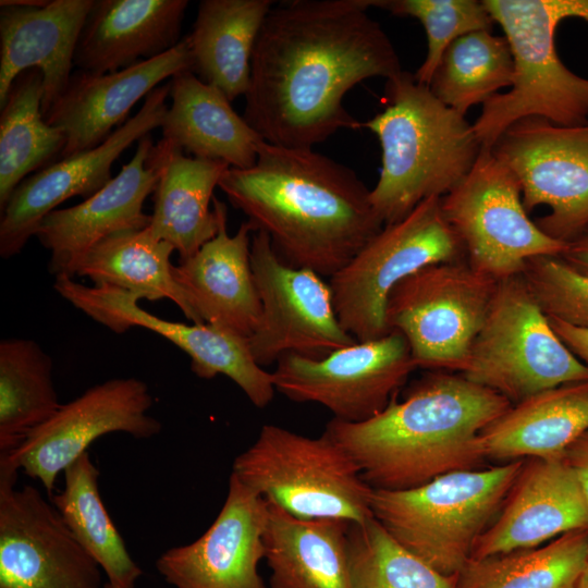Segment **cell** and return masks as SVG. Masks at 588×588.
Wrapping results in <instances>:
<instances>
[{
    "mask_svg": "<svg viewBox=\"0 0 588 588\" xmlns=\"http://www.w3.org/2000/svg\"><path fill=\"white\" fill-rule=\"evenodd\" d=\"M372 0L273 5L258 35L243 118L265 142L313 148L363 127L343 106L364 79L401 73L393 44L367 13Z\"/></svg>",
    "mask_w": 588,
    "mask_h": 588,
    "instance_id": "6da1fadb",
    "label": "cell"
},
{
    "mask_svg": "<svg viewBox=\"0 0 588 588\" xmlns=\"http://www.w3.org/2000/svg\"><path fill=\"white\" fill-rule=\"evenodd\" d=\"M218 186L285 262L329 279L384 225L355 171L313 148L262 142L256 163Z\"/></svg>",
    "mask_w": 588,
    "mask_h": 588,
    "instance_id": "7a4b0ae2",
    "label": "cell"
},
{
    "mask_svg": "<svg viewBox=\"0 0 588 588\" xmlns=\"http://www.w3.org/2000/svg\"><path fill=\"white\" fill-rule=\"evenodd\" d=\"M511 405L460 372L429 370L375 417L332 418L323 432L347 452L373 490H404L481 468L487 461L481 431Z\"/></svg>",
    "mask_w": 588,
    "mask_h": 588,
    "instance_id": "3957f363",
    "label": "cell"
},
{
    "mask_svg": "<svg viewBox=\"0 0 588 588\" xmlns=\"http://www.w3.org/2000/svg\"><path fill=\"white\" fill-rule=\"evenodd\" d=\"M383 111L362 126L381 147V170L370 189L384 224L405 218L429 197H443L470 172L480 151L473 124L402 71L387 79Z\"/></svg>",
    "mask_w": 588,
    "mask_h": 588,
    "instance_id": "277c9868",
    "label": "cell"
},
{
    "mask_svg": "<svg viewBox=\"0 0 588 588\" xmlns=\"http://www.w3.org/2000/svg\"><path fill=\"white\" fill-rule=\"evenodd\" d=\"M507 39L514 61L511 89L483 105L473 124L487 149L515 122L537 117L562 126L588 123V78L560 60L554 35L561 21L588 22V0H483Z\"/></svg>",
    "mask_w": 588,
    "mask_h": 588,
    "instance_id": "5b68a950",
    "label": "cell"
},
{
    "mask_svg": "<svg viewBox=\"0 0 588 588\" xmlns=\"http://www.w3.org/2000/svg\"><path fill=\"white\" fill-rule=\"evenodd\" d=\"M524 460L458 470L404 490H373L371 514L405 549L456 575L499 514Z\"/></svg>",
    "mask_w": 588,
    "mask_h": 588,
    "instance_id": "8992f818",
    "label": "cell"
},
{
    "mask_svg": "<svg viewBox=\"0 0 588 588\" xmlns=\"http://www.w3.org/2000/svg\"><path fill=\"white\" fill-rule=\"evenodd\" d=\"M231 474L299 518L363 523L372 517L373 489L347 452L324 432L311 438L264 425L253 444L234 458Z\"/></svg>",
    "mask_w": 588,
    "mask_h": 588,
    "instance_id": "52a82bcc",
    "label": "cell"
},
{
    "mask_svg": "<svg viewBox=\"0 0 588 588\" xmlns=\"http://www.w3.org/2000/svg\"><path fill=\"white\" fill-rule=\"evenodd\" d=\"M512 405L588 379V366L552 329L522 274L498 281L483 324L461 372Z\"/></svg>",
    "mask_w": 588,
    "mask_h": 588,
    "instance_id": "ba28073f",
    "label": "cell"
},
{
    "mask_svg": "<svg viewBox=\"0 0 588 588\" xmlns=\"http://www.w3.org/2000/svg\"><path fill=\"white\" fill-rule=\"evenodd\" d=\"M466 259L444 218L441 197L419 203L402 220L384 224L330 278L333 304L343 329L357 342L389 333L385 308L392 290L426 266Z\"/></svg>",
    "mask_w": 588,
    "mask_h": 588,
    "instance_id": "9c48e42d",
    "label": "cell"
},
{
    "mask_svg": "<svg viewBox=\"0 0 588 588\" xmlns=\"http://www.w3.org/2000/svg\"><path fill=\"white\" fill-rule=\"evenodd\" d=\"M497 285L466 259L426 266L392 290L388 330L403 334L417 368L461 373Z\"/></svg>",
    "mask_w": 588,
    "mask_h": 588,
    "instance_id": "30bf717a",
    "label": "cell"
},
{
    "mask_svg": "<svg viewBox=\"0 0 588 588\" xmlns=\"http://www.w3.org/2000/svg\"><path fill=\"white\" fill-rule=\"evenodd\" d=\"M441 208L467 262L498 281L520 274L532 257L562 256L568 247L530 220L516 175L492 149L481 148L470 172L441 197Z\"/></svg>",
    "mask_w": 588,
    "mask_h": 588,
    "instance_id": "8fae6325",
    "label": "cell"
},
{
    "mask_svg": "<svg viewBox=\"0 0 588 588\" xmlns=\"http://www.w3.org/2000/svg\"><path fill=\"white\" fill-rule=\"evenodd\" d=\"M271 372L275 391L298 403H317L334 419L366 421L381 413L417 368L399 331L356 342L324 357L284 354Z\"/></svg>",
    "mask_w": 588,
    "mask_h": 588,
    "instance_id": "7c38bea8",
    "label": "cell"
},
{
    "mask_svg": "<svg viewBox=\"0 0 588 588\" xmlns=\"http://www.w3.org/2000/svg\"><path fill=\"white\" fill-rule=\"evenodd\" d=\"M250 264L262 310L248 343L259 366L290 353L321 358L357 342L338 318L330 284L285 262L264 231L253 233Z\"/></svg>",
    "mask_w": 588,
    "mask_h": 588,
    "instance_id": "4fadbf2b",
    "label": "cell"
},
{
    "mask_svg": "<svg viewBox=\"0 0 588 588\" xmlns=\"http://www.w3.org/2000/svg\"><path fill=\"white\" fill-rule=\"evenodd\" d=\"M492 152L516 175L527 212L550 207L535 221L547 235L569 243L588 228V123L525 118L503 132Z\"/></svg>",
    "mask_w": 588,
    "mask_h": 588,
    "instance_id": "5bb4252c",
    "label": "cell"
},
{
    "mask_svg": "<svg viewBox=\"0 0 588 588\" xmlns=\"http://www.w3.org/2000/svg\"><path fill=\"white\" fill-rule=\"evenodd\" d=\"M154 399L137 378H114L62 404L13 450L0 453L16 469L40 481L51 494L60 474L98 438L123 432L136 439L157 436L161 422L149 414Z\"/></svg>",
    "mask_w": 588,
    "mask_h": 588,
    "instance_id": "9a60e30c",
    "label": "cell"
},
{
    "mask_svg": "<svg viewBox=\"0 0 588 588\" xmlns=\"http://www.w3.org/2000/svg\"><path fill=\"white\" fill-rule=\"evenodd\" d=\"M0 460V588H105L102 569L60 514Z\"/></svg>",
    "mask_w": 588,
    "mask_h": 588,
    "instance_id": "2e32d148",
    "label": "cell"
},
{
    "mask_svg": "<svg viewBox=\"0 0 588 588\" xmlns=\"http://www.w3.org/2000/svg\"><path fill=\"white\" fill-rule=\"evenodd\" d=\"M53 287L75 308L115 333L140 327L171 341L189 356L198 378L228 377L258 408L272 401V373L257 364L247 338L206 322L188 324L160 318L143 309L137 296L118 287L87 286L66 275L57 277Z\"/></svg>",
    "mask_w": 588,
    "mask_h": 588,
    "instance_id": "e0dca14e",
    "label": "cell"
},
{
    "mask_svg": "<svg viewBox=\"0 0 588 588\" xmlns=\"http://www.w3.org/2000/svg\"><path fill=\"white\" fill-rule=\"evenodd\" d=\"M169 94L167 82L155 88L139 111L103 143L52 162L22 181L1 211L0 256L9 259L20 254L42 219L63 201L74 196L88 198L105 187L112 180V164L123 151L161 126Z\"/></svg>",
    "mask_w": 588,
    "mask_h": 588,
    "instance_id": "ac0fdd59",
    "label": "cell"
},
{
    "mask_svg": "<svg viewBox=\"0 0 588 588\" xmlns=\"http://www.w3.org/2000/svg\"><path fill=\"white\" fill-rule=\"evenodd\" d=\"M268 502L230 475L228 493L208 529L156 561L173 588H266L258 567L265 559Z\"/></svg>",
    "mask_w": 588,
    "mask_h": 588,
    "instance_id": "d6986e66",
    "label": "cell"
},
{
    "mask_svg": "<svg viewBox=\"0 0 588 588\" xmlns=\"http://www.w3.org/2000/svg\"><path fill=\"white\" fill-rule=\"evenodd\" d=\"M192 71L187 35L166 53L113 73L76 70L60 97L45 114L46 122L65 137L61 158L103 143L126 121L131 109L158 84L182 71Z\"/></svg>",
    "mask_w": 588,
    "mask_h": 588,
    "instance_id": "ffe728a7",
    "label": "cell"
},
{
    "mask_svg": "<svg viewBox=\"0 0 588 588\" xmlns=\"http://www.w3.org/2000/svg\"><path fill=\"white\" fill-rule=\"evenodd\" d=\"M152 146L149 135L140 138L130 162L105 187L42 219L35 236L51 253V274L73 278L77 262L96 244L115 233L149 225L144 203L157 183L155 170L146 163Z\"/></svg>",
    "mask_w": 588,
    "mask_h": 588,
    "instance_id": "44dd1931",
    "label": "cell"
},
{
    "mask_svg": "<svg viewBox=\"0 0 588 588\" xmlns=\"http://www.w3.org/2000/svg\"><path fill=\"white\" fill-rule=\"evenodd\" d=\"M588 528V502L562 458H526L499 514L470 559L544 544Z\"/></svg>",
    "mask_w": 588,
    "mask_h": 588,
    "instance_id": "7402d4cb",
    "label": "cell"
},
{
    "mask_svg": "<svg viewBox=\"0 0 588 588\" xmlns=\"http://www.w3.org/2000/svg\"><path fill=\"white\" fill-rule=\"evenodd\" d=\"M219 216L217 234L193 256L173 267V277L201 323L215 324L249 338L261 318V302L250 264L248 220L229 235L228 209L213 197Z\"/></svg>",
    "mask_w": 588,
    "mask_h": 588,
    "instance_id": "603a6c76",
    "label": "cell"
},
{
    "mask_svg": "<svg viewBox=\"0 0 588 588\" xmlns=\"http://www.w3.org/2000/svg\"><path fill=\"white\" fill-rule=\"evenodd\" d=\"M94 0H49L42 7H1L0 107L14 79L44 75L42 115L60 97L74 69V52Z\"/></svg>",
    "mask_w": 588,
    "mask_h": 588,
    "instance_id": "cb8c5ba5",
    "label": "cell"
},
{
    "mask_svg": "<svg viewBox=\"0 0 588 588\" xmlns=\"http://www.w3.org/2000/svg\"><path fill=\"white\" fill-rule=\"evenodd\" d=\"M187 0H94L74 52V68L106 74L159 57L181 37Z\"/></svg>",
    "mask_w": 588,
    "mask_h": 588,
    "instance_id": "d4e9b609",
    "label": "cell"
},
{
    "mask_svg": "<svg viewBox=\"0 0 588 588\" xmlns=\"http://www.w3.org/2000/svg\"><path fill=\"white\" fill-rule=\"evenodd\" d=\"M146 163L157 174L148 229L172 245L180 260L187 259L218 232L219 216L210 203L215 187L231 167L185 156L163 139L152 146Z\"/></svg>",
    "mask_w": 588,
    "mask_h": 588,
    "instance_id": "484cf974",
    "label": "cell"
},
{
    "mask_svg": "<svg viewBox=\"0 0 588 588\" xmlns=\"http://www.w3.org/2000/svg\"><path fill=\"white\" fill-rule=\"evenodd\" d=\"M169 83L171 106L160 126L161 139L195 158L219 160L231 168L256 163L265 140L218 87L191 70L176 73Z\"/></svg>",
    "mask_w": 588,
    "mask_h": 588,
    "instance_id": "4316f807",
    "label": "cell"
},
{
    "mask_svg": "<svg viewBox=\"0 0 588 588\" xmlns=\"http://www.w3.org/2000/svg\"><path fill=\"white\" fill-rule=\"evenodd\" d=\"M588 430V379L564 383L511 405L480 434L487 460L562 458Z\"/></svg>",
    "mask_w": 588,
    "mask_h": 588,
    "instance_id": "83f0119b",
    "label": "cell"
},
{
    "mask_svg": "<svg viewBox=\"0 0 588 588\" xmlns=\"http://www.w3.org/2000/svg\"><path fill=\"white\" fill-rule=\"evenodd\" d=\"M267 502L264 544L270 587L350 588L352 523L299 518Z\"/></svg>",
    "mask_w": 588,
    "mask_h": 588,
    "instance_id": "f1b7e54d",
    "label": "cell"
},
{
    "mask_svg": "<svg viewBox=\"0 0 588 588\" xmlns=\"http://www.w3.org/2000/svg\"><path fill=\"white\" fill-rule=\"evenodd\" d=\"M272 0H203L188 37L192 72L230 101L246 95L252 58Z\"/></svg>",
    "mask_w": 588,
    "mask_h": 588,
    "instance_id": "f546056e",
    "label": "cell"
},
{
    "mask_svg": "<svg viewBox=\"0 0 588 588\" xmlns=\"http://www.w3.org/2000/svg\"><path fill=\"white\" fill-rule=\"evenodd\" d=\"M173 252L148 226L119 232L91 247L75 266L73 278L85 277L95 286L118 287L138 299L168 298L193 323H201L173 277Z\"/></svg>",
    "mask_w": 588,
    "mask_h": 588,
    "instance_id": "4dcf8cb0",
    "label": "cell"
},
{
    "mask_svg": "<svg viewBox=\"0 0 588 588\" xmlns=\"http://www.w3.org/2000/svg\"><path fill=\"white\" fill-rule=\"evenodd\" d=\"M44 75L38 69L22 72L0 107V211L30 172L61 156L63 133L49 125L41 112Z\"/></svg>",
    "mask_w": 588,
    "mask_h": 588,
    "instance_id": "1f68e13d",
    "label": "cell"
},
{
    "mask_svg": "<svg viewBox=\"0 0 588 588\" xmlns=\"http://www.w3.org/2000/svg\"><path fill=\"white\" fill-rule=\"evenodd\" d=\"M64 483L52 504L77 542L96 560L108 581L135 588L143 571L106 510L99 492V470L88 452L63 473Z\"/></svg>",
    "mask_w": 588,
    "mask_h": 588,
    "instance_id": "d6a6232c",
    "label": "cell"
},
{
    "mask_svg": "<svg viewBox=\"0 0 588 588\" xmlns=\"http://www.w3.org/2000/svg\"><path fill=\"white\" fill-rule=\"evenodd\" d=\"M52 359L34 340L0 342V453L13 450L61 406Z\"/></svg>",
    "mask_w": 588,
    "mask_h": 588,
    "instance_id": "836d02e7",
    "label": "cell"
},
{
    "mask_svg": "<svg viewBox=\"0 0 588 588\" xmlns=\"http://www.w3.org/2000/svg\"><path fill=\"white\" fill-rule=\"evenodd\" d=\"M588 550V528L535 548L469 559L455 588H576Z\"/></svg>",
    "mask_w": 588,
    "mask_h": 588,
    "instance_id": "e575fe53",
    "label": "cell"
},
{
    "mask_svg": "<svg viewBox=\"0 0 588 588\" xmlns=\"http://www.w3.org/2000/svg\"><path fill=\"white\" fill-rule=\"evenodd\" d=\"M514 61L504 36L478 30L458 37L444 51L429 84L445 106L466 114L501 88L510 87Z\"/></svg>",
    "mask_w": 588,
    "mask_h": 588,
    "instance_id": "d590c367",
    "label": "cell"
},
{
    "mask_svg": "<svg viewBox=\"0 0 588 588\" xmlns=\"http://www.w3.org/2000/svg\"><path fill=\"white\" fill-rule=\"evenodd\" d=\"M350 588H455L444 575L400 544L373 517L350 528Z\"/></svg>",
    "mask_w": 588,
    "mask_h": 588,
    "instance_id": "8d00e7d4",
    "label": "cell"
},
{
    "mask_svg": "<svg viewBox=\"0 0 588 588\" xmlns=\"http://www.w3.org/2000/svg\"><path fill=\"white\" fill-rule=\"evenodd\" d=\"M372 7L421 23L427 35V54L414 76L427 86L454 40L473 32H492L494 24L483 1L477 0H372Z\"/></svg>",
    "mask_w": 588,
    "mask_h": 588,
    "instance_id": "74e56055",
    "label": "cell"
},
{
    "mask_svg": "<svg viewBox=\"0 0 588 588\" xmlns=\"http://www.w3.org/2000/svg\"><path fill=\"white\" fill-rule=\"evenodd\" d=\"M543 313L568 324L588 329V274L561 256H536L522 271Z\"/></svg>",
    "mask_w": 588,
    "mask_h": 588,
    "instance_id": "f35d334b",
    "label": "cell"
},
{
    "mask_svg": "<svg viewBox=\"0 0 588 588\" xmlns=\"http://www.w3.org/2000/svg\"><path fill=\"white\" fill-rule=\"evenodd\" d=\"M562 461L574 474L588 502V430L565 450Z\"/></svg>",
    "mask_w": 588,
    "mask_h": 588,
    "instance_id": "ab89813d",
    "label": "cell"
},
{
    "mask_svg": "<svg viewBox=\"0 0 588 588\" xmlns=\"http://www.w3.org/2000/svg\"><path fill=\"white\" fill-rule=\"evenodd\" d=\"M548 319L566 347L588 366V329L568 324L556 318L548 317Z\"/></svg>",
    "mask_w": 588,
    "mask_h": 588,
    "instance_id": "60d3db41",
    "label": "cell"
},
{
    "mask_svg": "<svg viewBox=\"0 0 588 588\" xmlns=\"http://www.w3.org/2000/svg\"><path fill=\"white\" fill-rule=\"evenodd\" d=\"M561 257L573 268L588 274V228L568 243Z\"/></svg>",
    "mask_w": 588,
    "mask_h": 588,
    "instance_id": "b9f144b4",
    "label": "cell"
},
{
    "mask_svg": "<svg viewBox=\"0 0 588 588\" xmlns=\"http://www.w3.org/2000/svg\"><path fill=\"white\" fill-rule=\"evenodd\" d=\"M49 0H1L0 7L19 5V7H42Z\"/></svg>",
    "mask_w": 588,
    "mask_h": 588,
    "instance_id": "7bdbcfd3",
    "label": "cell"
},
{
    "mask_svg": "<svg viewBox=\"0 0 588 588\" xmlns=\"http://www.w3.org/2000/svg\"><path fill=\"white\" fill-rule=\"evenodd\" d=\"M576 588H588V550H587L585 565H584V568H583V572H581V575L579 577Z\"/></svg>",
    "mask_w": 588,
    "mask_h": 588,
    "instance_id": "ee69618b",
    "label": "cell"
},
{
    "mask_svg": "<svg viewBox=\"0 0 588 588\" xmlns=\"http://www.w3.org/2000/svg\"><path fill=\"white\" fill-rule=\"evenodd\" d=\"M105 588H120V587H118V586H115V585H113V584L107 581V583L105 584Z\"/></svg>",
    "mask_w": 588,
    "mask_h": 588,
    "instance_id": "f6af8a7d",
    "label": "cell"
}]
</instances>
